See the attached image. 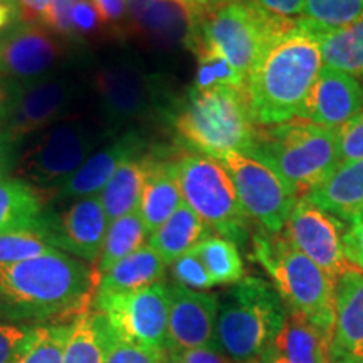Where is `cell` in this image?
Returning a JSON list of instances; mask_svg holds the SVG:
<instances>
[{
	"instance_id": "obj_44",
	"label": "cell",
	"mask_w": 363,
	"mask_h": 363,
	"mask_svg": "<svg viewBox=\"0 0 363 363\" xmlns=\"http://www.w3.org/2000/svg\"><path fill=\"white\" fill-rule=\"evenodd\" d=\"M16 4L19 9L21 22L45 27L49 0H16Z\"/></svg>"
},
{
	"instance_id": "obj_19",
	"label": "cell",
	"mask_w": 363,
	"mask_h": 363,
	"mask_svg": "<svg viewBox=\"0 0 363 363\" xmlns=\"http://www.w3.org/2000/svg\"><path fill=\"white\" fill-rule=\"evenodd\" d=\"M331 350L338 363L363 360V271L352 267L335 281Z\"/></svg>"
},
{
	"instance_id": "obj_53",
	"label": "cell",
	"mask_w": 363,
	"mask_h": 363,
	"mask_svg": "<svg viewBox=\"0 0 363 363\" xmlns=\"http://www.w3.org/2000/svg\"><path fill=\"white\" fill-rule=\"evenodd\" d=\"M342 363H363V360H347V362H342Z\"/></svg>"
},
{
	"instance_id": "obj_5",
	"label": "cell",
	"mask_w": 363,
	"mask_h": 363,
	"mask_svg": "<svg viewBox=\"0 0 363 363\" xmlns=\"http://www.w3.org/2000/svg\"><path fill=\"white\" fill-rule=\"evenodd\" d=\"M254 257L264 267L286 310L333 337L335 279L299 252L281 234L259 230L252 238Z\"/></svg>"
},
{
	"instance_id": "obj_14",
	"label": "cell",
	"mask_w": 363,
	"mask_h": 363,
	"mask_svg": "<svg viewBox=\"0 0 363 363\" xmlns=\"http://www.w3.org/2000/svg\"><path fill=\"white\" fill-rule=\"evenodd\" d=\"M66 56L62 38L38 24L19 22L0 38V76L19 83L52 74Z\"/></svg>"
},
{
	"instance_id": "obj_20",
	"label": "cell",
	"mask_w": 363,
	"mask_h": 363,
	"mask_svg": "<svg viewBox=\"0 0 363 363\" xmlns=\"http://www.w3.org/2000/svg\"><path fill=\"white\" fill-rule=\"evenodd\" d=\"M145 182L138 214L148 238L174 214L184 202L180 189L179 163L157 158H143Z\"/></svg>"
},
{
	"instance_id": "obj_23",
	"label": "cell",
	"mask_w": 363,
	"mask_h": 363,
	"mask_svg": "<svg viewBox=\"0 0 363 363\" xmlns=\"http://www.w3.org/2000/svg\"><path fill=\"white\" fill-rule=\"evenodd\" d=\"M305 21L320 45L323 66L363 79V13L357 19L337 27Z\"/></svg>"
},
{
	"instance_id": "obj_22",
	"label": "cell",
	"mask_w": 363,
	"mask_h": 363,
	"mask_svg": "<svg viewBox=\"0 0 363 363\" xmlns=\"http://www.w3.org/2000/svg\"><path fill=\"white\" fill-rule=\"evenodd\" d=\"M306 199L321 211L352 225L363 217V160L340 163Z\"/></svg>"
},
{
	"instance_id": "obj_33",
	"label": "cell",
	"mask_w": 363,
	"mask_h": 363,
	"mask_svg": "<svg viewBox=\"0 0 363 363\" xmlns=\"http://www.w3.org/2000/svg\"><path fill=\"white\" fill-rule=\"evenodd\" d=\"M72 331L71 323L39 325L33 338L12 363H62L66 343Z\"/></svg>"
},
{
	"instance_id": "obj_54",
	"label": "cell",
	"mask_w": 363,
	"mask_h": 363,
	"mask_svg": "<svg viewBox=\"0 0 363 363\" xmlns=\"http://www.w3.org/2000/svg\"><path fill=\"white\" fill-rule=\"evenodd\" d=\"M254 363H261V360H257V362H254Z\"/></svg>"
},
{
	"instance_id": "obj_18",
	"label": "cell",
	"mask_w": 363,
	"mask_h": 363,
	"mask_svg": "<svg viewBox=\"0 0 363 363\" xmlns=\"http://www.w3.org/2000/svg\"><path fill=\"white\" fill-rule=\"evenodd\" d=\"M108 222L98 195L78 199L56 222L49 219V234L59 251L86 262H98Z\"/></svg>"
},
{
	"instance_id": "obj_35",
	"label": "cell",
	"mask_w": 363,
	"mask_h": 363,
	"mask_svg": "<svg viewBox=\"0 0 363 363\" xmlns=\"http://www.w3.org/2000/svg\"><path fill=\"white\" fill-rule=\"evenodd\" d=\"M98 315L103 337L104 363H160L162 353L165 350L158 352L126 342L110 328L106 318L101 313L98 311Z\"/></svg>"
},
{
	"instance_id": "obj_47",
	"label": "cell",
	"mask_w": 363,
	"mask_h": 363,
	"mask_svg": "<svg viewBox=\"0 0 363 363\" xmlns=\"http://www.w3.org/2000/svg\"><path fill=\"white\" fill-rule=\"evenodd\" d=\"M21 22L16 0H0V38Z\"/></svg>"
},
{
	"instance_id": "obj_9",
	"label": "cell",
	"mask_w": 363,
	"mask_h": 363,
	"mask_svg": "<svg viewBox=\"0 0 363 363\" xmlns=\"http://www.w3.org/2000/svg\"><path fill=\"white\" fill-rule=\"evenodd\" d=\"M184 202L212 233L244 244L249 235V219L240 206L233 177L220 160L206 155H185L179 162Z\"/></svg>"
},
{
	"instance_id": "obj_48",
	"label": "cell",
	"mask_w": 363,
	"mask_h": 363,
	"mask_svg": "<svg viewBox=\"0 0 363 363\" xmlns=\"http://www.w3.org/2000/svg\"><path fill=\"white\" fill-rule=\"evenodd\" d=\"M225 2H229V0H185V4L192 9L199 21H202L203 17L214 12L217 7H220Z\"/></svg>"
},
{
	"instance_id": "obj_34",
	"label": "cell",
	"mask_w": 363,
	"mask_h": 363,
	"mask_svg": "<svg viewBox=\"0 0 363 363\" xmlns=\"http://www.w3.org/2000/svg\"><path fill=\"white\" fill-rule=\"evenodd\" d=\"M59 251L51 234L24 230V233L0 234V264H11Z\"/></svg>"
},
{
	"instance_id": "obj_1",
	"label": "cell",
	"mask_w": 363,
	"mask_h": 363,
	"mask_svg": "<svg viewBox=\"0 0 363 363\" xmlns=\"http://www.w3.org/2000/svg\"><path fill=\"white\" fill-rule=\"evenodd\" d=\"M96 286V269L61 251L0 264V318L74 321L93 308Z\"/></svg>"
},
{
	"instance_id": "obj_17",
	"label": "cell",
	"mask_w": 363,
	"mask_h": 363,
	"mask_svg": "<svg viewBox=\"0 0 363 363\" xmlns=\"http://www.w3.org/2000/svg\"><path fill=\"white\" fill-rule=\"evenodd\" d=\"M363 108L362 81L323 66L296 118L337 131Z\"/></svg>"
},
{
	"instance_id": "obj_45",
	"label": "cell",
	"mask_w": 363,
	"mask_h": 363,
	"mask_svg": "<svg viewBox=\"0 0 363 363\" xmlns=\"http://www.w3.org/2000/svg\"><path fill=\"white\" fill-rule=\"evenodd\" d=\"M264 11L276 13L279 17L294 19V16H301L305 11L306 0H251Z\"/></svg>"
},
{
	"instance_id": "obj_8",
	"label": "cell",
	"mask_w": 363,
	"mask_h": 363,
	"mask_svg": "<svg viewBox=\"0 0 363 363\" xmlns=\"http://www.w3.org/2000/svg\"><path fill=\"white\" fill-rule=\"evenodd\" d=\"M294 19L279 17L251 2L229 0L201 21V43L233 65L247 79L252 66Z\"/></svg>"
},
{
	"instance_id": "obj_31",
	"label": "cell",
	"mask_w": 363,
	"mask_h": 363,
	"mask_svg": "<svg viewBox=\"0 0 363 363\" xmlns=\"http://www.w3.org/2000/svg\"><path fill=\"white\" fill-rule=\"evenodd\" d=\"M62 363H104L98 311H88L72 321Z\"/></svg>"
},
{
	"instance_id": "obj_4",
	"label": "cell",
	"mask_w": 363,
	"mask_h": 363,
	"mask_svg": "<svg viewBox=\"0 0 363 363\" xmlns=\"http://www.w3.org/2000/svg\"><path fill=\"white\" fill-rule=\"evenodd\" d=\"M288 316L274 286L262 278L240 279L219 299L216 345L235 363H254L269 350Z\"/></svg>"
},
{
	"instance_id": "obj_27",
	"label": "cell",
	"mask_w": 363,
	"mask_h": 363,
	"mask_svg": "<svg viewBox=\"0 0 363 363\" xmlns=\"http://www.w3.org/2000/svg\"><path fill=\"white\" fill-rule=\"evenodd\" d=\"M211 235L212 230L206 222L187 203L182 202L174 214L150 235L148 246L165 261V264H172L177 257L192 251Z\"/></svg>"
},
{
	"instance_id": "obj_15",
	"label": "cell",
	"mask_w": 363,
	"mask_h": 363,
	"mask_svg": "<svg viewBox=\"0 0 363 363\" xmlns=\"http://www.w3.org/2000/svg\"><path fill=\"white\" fill-rule=\"evenodd\" d=\"M103 125L116 128L130 123L147 110L148 81L133 65L125 61L106 62L93 74Z\"/></svg>"
},
{
	"instance_id": "obj_32",
	"label": "cell",
	"mask_w": 363,
	"mask_h": 363,
	"mask_svg": "<svg viewBox=\"0 0 363 363\" xmlns=\"http://www.w3.org/2000/svg\"><path fill=\"white\" fill-rule=\"evenodd\" d=\"M197 51V72H195L194 89L207 91L214 88L246 89V78L220 54L201 43L195 44Z\"/></svg>"
},
{
	"instance_id": "obj_52",
	"label": "cell",
	"mask_w": 363,
	"mask_h": 363,
	"mask_svg": "<svg viewBox=\"0 0 363 363\" xmlns=\"http://www.w3.org/2000/svg\"><path fill=\"white\" fill-rule=\"evenodd\" d=\"M2 140H0V167H2Z\"/></svg>"
},
{
	"instance_id": "obj_49",
	"label": "cell",
	"mask_w": 363,
	"mask_h": 363,
	"mask_svg": "<svg viewBox=\"0 0 363 363\" xmlns=\"http://www.w3.org/2000/svg\"><path fill=\"white\" fill-rule=\"evenodd\" d=\"M9 93H11V86L7 84V81L0 76V121H2L4 111H6L7 106V99H9Z\"/></svg>"
},
{
	"instance_id": "obj_43",
	"label": "cell",
	"mask_w": 363,
	"mask_h": 363,
	"mask_svg": "<svg viewBox=\"0 0 363 363\" xmlns=\"http://www.w3.org/2000/svg\"><path fill=\"white\" fill-rule=\"evenodd\" d=\"M177 353H179V357L184 363H235L217 345L189 348V350H182Z\"/></svg>"
},
{
	"instance_id": "obj_41",
	"label": "cell",
	"mask_w": 363,
	"mask_h": 363,
	"mask_svg": "<svg viewBox=\"0 0 363 363\" xmlns=\"http://www.w3.org/2000/svg\"><path fill=\"white\" fill-rule=\"evenodd\" d=\"M76 0H49L45 27L62 39H74L71 22V11Z\"/></svg>"
},
{
	"instance_id": "obj_3",
	"label": "cell",
	"mask_w": 363,
	"mask_h": 363,
	"mask_svg": "<svg viewBox=\"0 0 363 363\" xmlns=\"http://www.w3.org/2000/svg\"><path fill=\"white\" fill-rule=\"evenodd\" d=\"M246 155L269 167L298 199L323 184L340 165L337 131L301 118L281 125L256 126Z\"/></svg>"
},
{
	"instance_id": "obj_24",
	"label": "cell",
	"mask_w": 363,
	"mask_h": 363,
	"mask_svg": "<svg viewBox=\"0 0 363 363\" xmlns=\"http://www.w3.org/2000/svg\"><path fill=\"white\" fill-rule=\"evenodd\" d=\"M24 230L49 234V219L44 216L40 195L17 177H0V234Z\"/></svg>"
},
{
	"instance_id": "obj_38",
	"label": "cell",
	"mask_w": 363,
	"mask_h": 363,
	"mask_svg": "<svg viewBox=\"0 0 363 363\" xmlns=\"http://www.w3.org/2000/svg\"><path fill=\"white\" fill-rule=\"evenodd\" d=\"M340 163L363 160V110L337 130Z\"/></svg>"
},
{
	"instance_id": "obj_40",
	"label": "cell",
	"mask_w": 363,
	"mask_h": 363,
	"mask_svg": "<svg viewBox=\"0 0 363 363\" xmlns=\"http://www.w3.org/2000/svg\"><path fill=\"white\" fill-rule=\"evenodd\" d=\"M71 22L74 39L94 35L103 26L101 17L91 0H76L71 11Z\"/></svg>"
},
{
	"instance_id": "obj_39",
	"label": "cell",
	"mask_w": 363,
	"mask_h": 363,
	"mask_svg": "<svg viewBox=\"0 0 363 363\" xmlns=\"http://www.w3.org/2000/svg\"><path fill=\"white\" fill-rule=\"evenodd\" d=\"M35 326L0 321V363H12L33 338Z\"/></svg>"
},
{
	"instance_id": "obj_36",
	"label": "cell",
	"mask_w": 363,
	"mask_h": 363,
	"mask_svg": "<svg viewBox=\"0 0 363 363\" xmlns=\"http://www.w3.org/2000/svg\"><path fill=\"white\" fill-rule=\"evenodd\" d=\"M363 13V0H306L301 17L320 26L337 27Z\"/></svg>"
},
{
	"instance_id": "obj_2",
	"label": "cell",
	"mask_w": 363,
	"mask_h": 363,
	"mask_svg": "<svg viewBox=\"0 0 363 363\" xmlns=\"http://www.w3.org/2000/svg\"><path fill=\"white\" fill-rule=\"evenodd\" d=\"M323 67L320 45L303 17L262 51L246 81V101L256 126L298 116Z\"/></svg>"
},
{
	"instance_id": "obj_55",
	"label": "cell",
	"mask_w": 363,
	"mask_h": 363,
	"mask_svg": "<svg viewBox=\"0 0 363 363\" xmlns=\"http://www.w3.org/2000/svg\"><path fill=\"white\" fill-rule=\"evenodd\" d=\"M362 88H363V83H362Z\"/></svg>"
},
{
	"instance_id": "obj_37",
	"label": "cell",
	"mask_w": 363,
	"mask_h": 363,
	"mask_svg": "<svg viewBox=\"0 0 363 363\" xmlns=\"http://www.w3.org/2000/svg\"><path fill=\"white\" fill-rule=\"evenodd\" d=\"M172 274L177 281V284L185 286V288L197 289V291H203V289L212 288L214 281H212L211 274H208L206 266L201 261V257L192 251L182 254L180 257L172 262Z\"/></svg>"
},
{
	"instance_id": "obj_7",
	"label": "cell",
	"mask_w": 363,
	"mask_h": 363,
	"mask_svg": "<svg viewBox=\"0 0 363 363\" xmlns=\"http://www.w3.org/2000/svg\"><path fill=\"white\" fill-rule=\"evenodd\" d=\"M104 138H108V128L103 123L79 115L66 116L26 148L16 167L17 179L38 192H51L52 189L57 192L98 152Z\"/></svg>"
},
{
	"instance_id": "obj_12",
	"label": "cell",
	"mask_w": 363,
	"mask_h": 363,
	"mask_svg": "<svg viewBox=\"0 0 363 363\" xmlns=\"http://www.w3.org/2000/svg\"><path fill=\"white\" fill-rule=\"evenodd\" d=\"M233 177L240 206L266 234H281L299 201L269 167L246 153L233 152L220 158Z\"/></svg>"
},
{
	"instance_id": "obj_50",
	"label": "cell",
	"mask_w": 363,
	"mask_h": 363,
	"mask_svg": "<svg viewBox=\"0 0 363 363\" xmlns=\"http://www.w3.org/2000/svg\"><path fill=\"white\" fill-rule=\"evenodd\" d=\"M160 363H184L182 358L179 357V353L174 350H165L162 353V360Z\"/></svg>"
},
{
	"instance_id": "obj_6",
	"label": "cell",
	"mask_w": 363,
	"mask_h": 363,
	"mask_svg": "<svg viewBox=\"0 0 363 363\" xmlns=\"http://www.w3.org/2000/svg\"><path fill=\"white\" fill-rule=\"evenodd\" d=\"M175 131L195 152L217 160L233 152L247 153L256 125L246 89L192 91L189 103L175 116Z\"/></svg>"
},
{
	"instance_id": "obj_10",
	"label": "cell",
	"mask_w": 363,
	"mask_h": 363,
	"mask_svg": "<svg viewBox=\"0 0 363 363\" xmlns=\"http://www.w3.org/2000/svg\"><path fill=\"white\" fill-rule=\"evenodd\" d=\"M78 96V83L65 72H52L44 78L11 86L0 121V140L4 145L21 143L27 136L48 130L69 116Z\"/></svg>"
},
{
	"instance_id": "obj_29",
	"label": "cell",
	"mask_w": 363,
	"mask_h": 363,
	"mask_svg": "<svg viewBox=\"0 0 363 363\" xmlns=\"http://www.w3.org/2000/svg\"><path fill=\"white\" fill-rule=\"evenodd\" d=\"M148 238L142 217L138 211L131 214L120 217L108 225L106 238H104L101 254H99L96 274L101 276L115 266L118 261L125 259L130 254H133L145 246V240Z\"/></svg>"
},
{
	"instance_id": "obj_51",
	"label": "cell",
	"mask_w": 363,
	"mask_h": 363,
	"mask_svg": "<svg viewBox=\"0 0 363 363\" xmlns=\"http://www.w3.org/2000/svg\"><path fill=\"white\" fill-rule=\"evenodd\" d=\"M261 363H286L284 360H281L278 355H274L271 350H267L264 355L261 357Z\"/></svg>"
},
{
	"instance_id": "obj_30",
	"label": "cell",
	"mask_w": 363,
	"mask_h": 363,
	"mask_svg": "<svg viewBox=\"0 0 363 363\" xmlns=\"http://www.w3.org/2000/svg\"><path fill=\"white\" fill-rule=\"evenodd\" d=\"M195 254L201 257L214 284L233 286L244 279V262L240 257L238 244L233 240L211 235L194 247Z\"/></svg>"
},
{
	"instance_id": "obj_46",
	"label": "cell",
	"mask_w": 363,
	"mask_h": 363,
	"mask_svg": "<svg viewBox=\"0 0 363 363\" xmlns=\"http://www.w3.org/2000/svg\"><path fill=\"white\" fill-rule=\"evenodd\" d=\"M91 2L96 7L103 24H116L123 19L128 11L126 0H91Z\"/></svg>"
},
{
	"instance_id": "obj_16",
	"label": "cell",
	"mask_w": 363,
	"mask_h": 363,
	"mask_svg": "<svg viewBox=\"0 0 363 363\" xmlns=\"http://www.w3.org/2000/svg\"><path fill=\"white\" fill-rule=\"evenodd\" d=\"M219 298L175 284L169 286V348H189L216 345V323Z\"/></svg>"
},
{
	"instance_id": "obj_21",
	"label": "cell",
	"mask_w": 363,
	"mask_h": 363,
	"mask_svg": "<svg viewBox=\"0 0 363 363\" xmlns=\"http://www.w3.org/2000/svg\"><path fill=\"white\" fill-rule=\"evenodd\" d=\"M140 148H142V140L133 133L120 136L113 143L99 148L74 175H71L57 189V197L78 201V199L98 195L118 167L130 158H135Z\"/></svg>"
},
{
	"instance_id": "obj_11",
	"label": "cell",
	"mask_w": 363,
	"mask_h": 363,
	"mask_svg": "<svg viewBox=\"0 0 363 363\" xmlns=\"http://www.w3.org/2000/svg\"><path fill=\"white\" fill-rule=\"evenodd\" d=\"M94 311L126 342L163 352L169 348V286L157 283L136 291L94 298Z\"/></svg>"
},
{
	"instance_id": "obj_25",
	"label": "cell",
	"mask_w": 363,
	"mask_h": 363,
	"mask_svg": "<svg viewBox=\"0 0 363 363\" xmlns=\"http://www.w3.org/2000/svg\"><path fill=\"white\" fill-rule=\"evenodd\" d=\"M165 261L152 247L143 246L125 259L118 261L104 274L98 276L94 298L136 291V289L157 284L165 276Z\"/></svg>"
},
{
	"instance_id": "obj_13",
	"label": "cell",
	"mask_w": 363,
	"mask_h": 363,
	"mask_svg": "<svg viewBox=\"0 0 363 363\" xmlns=\"http://www.w3.org/2000/svg\"><path fill=\"white\" fill-rule=\"evenodd\" d=\"M345 233L342 220L301 197L286 222L283 235L293 247L337 281L343 272L355 267L345 254Z\"/></svg>"
},
{
	"instance_id": "obj_26",
	"label": "cell",
	"mask_w": 363,
	"mask_h": 363,
	"mask_svg": "<svg viewBox=\"0 0 363 363\" xmlns=\"http://www.w3.org/2000/svg\"><path fill=\"white\" fill-rule=\"evenodd\" d=\"M269 350L286 363H338L328 335L289 311Z\"/></svg>"
},
{
	"instance_id": "obj_42",
	"label": "cell",
	"mask_w": 363,
	"mask_h": 363,
	"mask_svg": "<svg viewBox=\"0 0 363 363\" xmlns=\"http://www.w3.org/2000/svg\"><path fill=\"white\" fill-rule=\"evenodd\" d=\"M343 247L350 264L363 271V217L347 229L343 235Z\"/></svg>"
},
{
	"instance_id": "obj_28",
	"label": "cell",
	"mask_w": 363,
	"mask_h": 363,
	"mask_svg": "<svg viewBox=\"0 0 363 363\" xmlns=\"http://www.w3.org/2000/svg\"><path fill=\"white\" fill-rule=\"evenodd\" d=\"M145 182L143 158H130L118 167L111 179L98 194L99 202L108 222L120 219L136 212L142 199V189Z\"/></svg>"
}]
</instances>
